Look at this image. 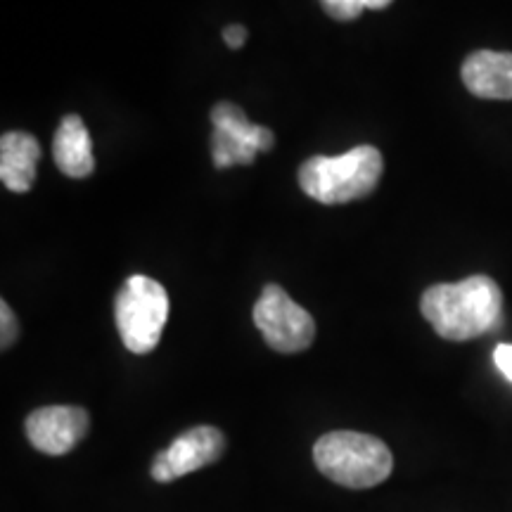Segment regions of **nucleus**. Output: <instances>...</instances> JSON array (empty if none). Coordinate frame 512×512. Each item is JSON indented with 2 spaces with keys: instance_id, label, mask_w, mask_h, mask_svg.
Wrapping results in <instances>:
<instances>
[{
  "instance_id": "obj_13",
  "label": "nucleus",
  "mask_w": 512,
  "mask_h": 512,
  "mask_svg": "<svg viewBox=\"0 0 512 512\" xmlns=\"http://www.w3.org/2000/svg\"><path fill=\"white\" fill-rule=\"evenodd\" d=\"M320 5H323L325 15L337 19V22H351L366 10L363 0H320Z\"/></svg>"
},
{
  "instance_id": "obj_17",
  "label": "nucleus",
  "mask_w": 512,
  "mask_h": 512,
  "mask_svg": "<svg viewBox=\"0 0 512 512\" xmlns=\"http://www.w3.org/2000/svg\"><path fill=\"white\" fill-rule=\"evenodd\" d=\"M394 0H363V5H366V10H384L389 8Z\"/></svg>"
},
{
  "instance_id": "obj_7",
  "label": "nucleus",
  "mask_w": 512,
  "mask_h": 512,
  "mask_svg": "<svg viewBox=\"0 0 512 512\" xmlns=\"http://www.w3.org/2000/svg\"><path fill=\"white\" fill-rule=\"evenodd\" d=\"M27 439L36 451L46 456H64L86 439L91 418L79 406L38 408L24 422Z\"/></svg>"
},
{
  "instance_id": "obj_10",
  "label": "nucleus",
  "mask_w": 512,
  "mask_h": 512,
  "mask_svg": "<svg viewBox=\"0 0 512 512\" xmlns=\"http://www.w3.org/2000/svg\"><path fill=\"white\" fill-rule=\"evenodd\" d=\"M53 157L57 169L69 178H86L95 171L91 133L79 114H67L53 138Z\"/></svg>"
},
{
  "instance_id": "obj_15",
  "label": "nucleus",
  "mask_w": 512,
  "mask_h": 512,
  "mask_svg": "<svg viewBox=\"0 0 512 512\" xmlns=\"http://www.w3.org/2000/svg\"><path fill=\"white\" fill-rule=\"evenodd\" d=\"M494 363L505 380L512 382V344H498L494 349Z\"/></svg>"
},
{
  "instance_id": "obj_5",
  "label": "nucleus",
  "mask_w": 512,
  "mask_h": 512,
  "mask_svg": "<svg viewBox=\"0 0 512 512\" xmlns=\"http://www.w3.org/2000/svg\"><path fill=\"white\" fill-rule=\"evenodd\" d=\"M254 325L278 354H299L316 339V323L280 285H266L254 304Z\"/></svg>"
},
{
  "instance_id": "obj_14",
  "label": "nucleus",
  "mask_w": 512,
  "mask_h": 512,
  "mask_svg": "<svg viewBox=\"0 0 512 512\" xmlns=\"http://www.w3.org/2000/svg\"><path fill=\"white\" fill-rule=\"evenodd\" d=\"M0 323H3V337H0L3 342H0V347L10 349L19 337V323L8 302H0Z\"/></svg>"
},
{
  "instance_id": "obj_8",
  "label": "nucleus",
  "mask_w": 512,
  "mask_h": 512,
  "mask_svg": "<svg viewBox=\"0 0 512 512\" xmlns=\"http://www.w3.org/2000/svg\"><path fill=\"white\" fill-rule=\"evenodd\" d=\"M465 88L484 100H512V53L477 50L460 69Z\"/></svg>"
},
{
  "instance_id": "obj_3",
  "label": "nucleus",
  "mask_w": 512,
  "mask_h": 512,
  "mask_svg": "<svg viewBox=\"0 0 512 512\" xmlns=\"http://www.w3.org/2000/svg\"><path fill=\"white\" fill-rule=\"evenodd\" d=\"M313 460L325 477L347 489H370L392 475L394 456L373 434L328 432L313 446Z\"/></svg>"
},
{
  "instance_id": "obj_12",
  "label": "nucleus",
  "mask_w": 512,
  "mask_h": 512,
  "mask_svg": "<svg viewBox=\"0 0 512 512\" xmlns=\"http://www.w3.org/2000/svg\"><path fill=\"white\" fill-rule=\"evenodd\" d=\"M259 152L252 145L240 140L233 133L223 131V128H214L211 133V157H214L216 169H228L235 164H252Z\"/></svg>"
},
{
  "instance_id": "obj_2",
  "label": "nucleus",
  "mask_w": 512,
  "mask_h": 512,
  "mask_svg": "<svg viewBox=\"0 0 512 512\" xmlns=\"http://www.w3.org/2000/svg\"><path fill=\"white\" fill-rule=\"evenodd\" d=\"M384 159L373 145L337 157H311L299 169V188L320 204H347L368 197L382 178Z\"/></svg>"
},
{
  "instance_id": "obj_4",
  "label": "nucleus",
  "mask_w": 512,
  "mask_h": 512,
  "mask_svg": "<svg viewBox=\"0 0 512 512\" xmlns=\"http://www.w3.org/2000/svg\"><path fill=\"white\" fill-rule=\"evenodd\" d=\"M114 318L124 347L131 354H150L162 339L169 318V294L147 275H131L117 294Z\"/></svg>"
},
{
  "instance_id": "obj_16",
  "label": "nucleus",
  "mask_w": 512,
  "mask_h": 512,
  "mask_svg": "<svg viewBox=\"0 0 512 512\" xmlns=\"http://www.w3.org/2000/svg\"><path fill=\"white\" fill-rule=\"evenodd\" d=\"M223 41L230 50H240L247 43V29L240 27V24H230V27L223 29Z\"/></svg>"
},
{
  "instance_id": "obj_11",
  "label": "nucleus",
  "mask_w": 512,
  "mask_h": 512,
  "mask_svg": "<svg viewBox=\"0 0 512 512\" xmlns=\"http://www.w3.org/2000/svg\"><path fill=\"white\" fill-rule=\"evenodd\" d=\"M211 121H214V128H223V131L233 133V136H238L240 140L252 145L256 152L273 150V133L268 131L266 126L252 124V121L245 117V112H242L238 105H233V102H219V105H214V110H211Z\"/></svg>"
},
{
  "instance_id": "obj_1",
  "label": "nucleus",
  "mask_w": 512,
  "mask_h": 512,
  "mask_svg": "<svg viewBox=\"0 0 512 512\" xmlns=\"http://www.w3.org/2000/svg\"><path fill=\"white\" fill-rule=\"evenodd\" d=\"M420 311L441 339L467 342L501 328L503 292L489 275H470L460 283L427 287Z\"/></svg>"
},
{
  "instance_id": "obj_9",
  "label": "nucleus",
  "mask_w": 512,
  "mask_h": 512,
  "mask_svg": "<svg viewBox=\"0 0 512 512\" xmlns=\"http://www.w3.org/2000/svg\"><path fill=\"white\" fill-rule=\"evenodd\" d=\"M41 143L24 131H8L0 138V178L12 192H29L36 181Z\"/></svg>"
},
{
  "instance_id": "obj_6",
  "label": "nucleus",
  "mask_w": 512,
  "mask_h": 512,
  "mask_svg": "<svg viewBox=\"0 0 512 512\" xmlns=\"http://www.w3.org/2000/svg\"><path fill=\"white\" fill-rule=\"evenodd\" d=\"M223 451H226V437L221 430L209 425L192 427L171 441L169 448L157 453V458L152 460V477L157 482L169 484L178 477L200 470V467L216 463Z\"/></svg>"
}]
</instances>
